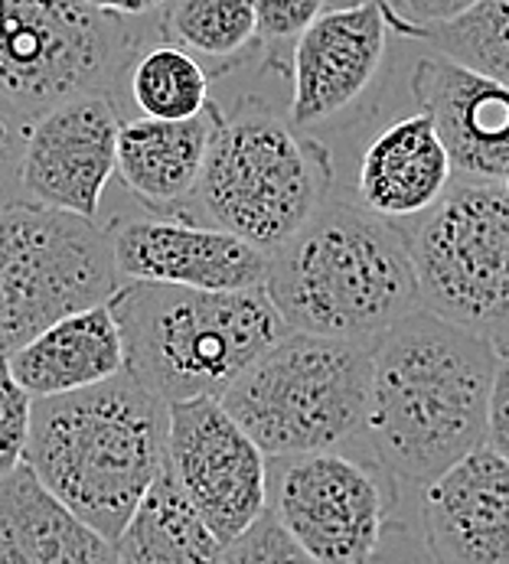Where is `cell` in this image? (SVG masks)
I'll list each match as a JSON object with an SVG mask.
<instances>
[{
    "mask_svg": "<svg viewBox=\"0 0 509 564\" xmlns=\"http://www.w3.org/2000/svg\"><path fill=\"white\" fill-rule=\"evenodd\" d=\"M497 362L490 343L427 311L372 339L362 437L409 506L484 447Z\"/></svg>",
    "mask_w": 509,
    "mask_h": 564,
    "instance_id": "obj_1",
    "label": "cell"
},
{
    "mask_svg": "<svg viewBox=\"0 0 509 564\" xmlns=\"http://www.w3.org/2000/svg\"><path fill=\"white\" fill-rule=\"evenodd\" d=\"M261 291L288 333L372 343L422 311L402 226L356 203H324L268 254Z\"/></svg>",
    "mask_w": 509,
    "mask_h": 564,
    "instance_id": "obj_2",
    "label": "cell"
},
{
    "mask_svg": "<svg viewBox=\"0 0 509 564\" xmlns=\"http://www.w3.org/2000/svg\"><path fill=\"white\" fill-rule=\"evenodd\" d=\"M170 408L128 372L83 392L33 399L23 464L105 542H118L167 470Z\"/></svg>",
    "mask_w": 509,
    "mask_h": 564,
    "instance_id": "obj_3",
    "label": "cell"
},
{
    "mask_svg": "<svg viewBox=\"0 0 509 564\" xmlns=\"http://www.w3.org/2000/svg\"><path fill=\"white\" fill-rule=\"evenodd\" d=\"M124 372L164 404L219 399L288 329L261 288L193 291L124 281L108 297Z\"/></svg>",
    "mask_w": 509,
    "mask_h": 564,
    "instance_id": "obj_4",
    "label": "cell"
},
{
    "mask_svg": "<svg viewBox=\"0 0 509 564\" xmlns=\"http://www.w3.org/2000/svg\"><path fill=\"white\" fill-rule=\"evenodd\" d=\"M331 151L268 101L242 98L219 115L183 219L216 226L271 254L331 203Z\"/></svg>",
    "mask_w": 509,
    "mask_h": 564,
    "instance_id": "obj_5",
    "label": "cell"
},
{
    "mask_svg": "<svg viewBox=\"0 0 509 564\" xmlns=\"http://www.w3.org/2000/svg\"><path fill=\"white\" fill-rule=\"evenodd\" d=\"M369 366L372 343L284 333L232 379L219 404L268 460L324 451L369 457Z\"/></svg>",
    "mask_w": 509,
    "mask_h": 564,
    "instance_id": "obj_6",
    "label": "cell"
},
{
    "mask_svg": "<svg viewBox=\"0 0 509 564\" xmlns=\"http://www.w3.org/2000/svg\"><path fill=\"white\" fill-rule=\"evenodd\" d=\"M422 311L509 356V196L503 183L454 176L422 219L402 226Z\"/></svg>",
    "mask_w": 509,
    "mask_h": 564,
    "instance_id": "obj_7",
    "label": "cell"
},
{
    "mask_svg": "<svg viewBox=\"0 0 509 564\" xmlns=\"http://www.w3.org/2000/svg\"><path fill=\"white\" fill-rule=\"evenodd\" d=\"M108 229L17 199L0 209V352L118 291Z\"/></svg>",
    "mask_w": 509,
    "mask_h": 564,
    "instance_id": "obj_8",
    "label": "cell"
},
{
    "mask_svg": "<svg viewBox=\"0 0 509 564\" xmlns=\"http://www.w3.org/2000/svg\"><path fill=\"white\" fill-rule=\"evenodd\" d=\"M134 53L128 20L85 0H0V98L26 124L76 95H115Z\"/></svg>",
    "mask_w": 509,
    "mask_h": 564,
    "instance_id": "obj_9",
    "label": "cell"
},
{
    "mask_svg": "<svg viewBox=\"0 0 509 564\" xmlns=\"http://www.w3.org/2000/svg\"><path fill=\"white\" fill-rule=\"evenodd\" d=\"M264 512L314 564H366L396 519H415L392 477L349 451L271 457Z\"/></svg>",
    "mask_w": 509,
    "mask_h": 564,
    "instance_id": "obj_10",
    "label": "cell"
},
{
    "mask_svg": "<svg viewBox=\"0 0 509 564\" xmlns=\"http://www.w3.org/2000/svg\"><path fill=\"white\" fill-rule=\"evenodd\" d=\"M167 408V474L209 532L229 545L268 509V457L219 399Z\"/></svg>",
    "mask_w": 509,
    "mask_h": 564,
    "instance_id": "obj_11",
    "label": "cell"
},
{
    "mask_svg": "<svg viewBox=\"0 0 509 564\" xmlns=\"http://www.w3.org/2000/svg\"><path fill=\"white\" fill-rule=\"evenodd\" d=\"M118 105L108 91L76 95L26 128L20 199L98 223V206L115 176Z\"/></svg>",
    "mask_w": 509,
    "mask_h": 564,
    "instance_id": "obj_12",
    "label": "cell"
},
{
    "mask_svg": "<svg viewBox=\"0 0 509 564\" xmlns=\"http://www.w3.org/2000/svg\"><path fill=\"white\" fill-rule=\"evenodd\" d=\"M118 281L173 284L193 291H254L268 254L232 232L183 216L118 219L108 226Z\"/></svg>",
    "mask_w": 509,
    "mask_h": 564,
    "instance_id": "obj_13",
    "label": "cell"
},
{
    "mask_svg": "<svg viewBox=\"0 0 509 564\" xmlns=\"http://www.w3.org/2000/svg\"><path fill=\"white\" fill-rule=\"evenodd\" d=\"M386 40V0H353L324 10L291 50L288 121L297 131H314L343 115L376 79Z\"/></svg>",
    "mask_w": 509,
    "mask_h": 564,
    "instance_id": "obj_14",
    "label": "cell"
},
{
    "mask_svg": "<svg viewBox=\"0 0 509 564\" xmlns=\"http://www.w3.org/2000/svg\"><path fill=\"white\" fill-rule=\"evenodd\" d=\"M412 516L434 564H509V460L477 447L419 489Z\"/></svg>",
    "mask_w": 509,
    "mask_h": 564,
    "instance_id": "obj_15",
    "label": "cell"
},
{
    "mask_svg": "<svg viewBox=\"0 0 509 564\" xmlns=\"http://www.w3.org/2000/svg\"><path fill=\"white\" fill-rule=\"evenodd\" d=\"M412 95L431 115L454 176L503 183L509 170V85L447 56H424L412 69Z\"/></svg>",
    "mask_w": 509,
    "mask_h": 564,
    "instance_id": "obj_16",
    "label": "cell"
},
{
    "mask_svg": "<svg viewBox=\"0 0 509 564\" xmlns=\"http://www.w3.org/2000/svg\"><path fill=\"white\" fill-rule=\"evenodd\" d=\"M454 163L427 111L405 115L382 128L362 151L356 170V206L409 226L447 193Z\"/></svg>",
    "mask_w": 509,
    "mask_h": 564,
    "instance_id": "obj_17",
    "label": "cell"
},
{
    "mask_svg": "<svg viewBox=\"0 0 509 564\" xmlns=\"http://www.w3.org/2000/svg\"><path fill=\"white\" fill-rule=\"evenodd\" d=\"M219 115L223 108L209 101L189 121H121L115 173L154 216H183L199 183Z\"/></svg>",
    "mask_w": 509,
    "mask_h": 564,
    "instance_id": "obj_18",
    "label": "cell"
},
{
    "mask_svg": "<svg viewBox=\"0 0 509 564\" xmlns=\"http://www.w3.org/2000/svg\"><path fill=\"white\" fill-rule=\"evenodd\" d=\"M13 379L33 395H69L124 372L121 329L105 304L56 321L7 356Z\"/></svg>",
    "mask_w": 509,
    "mask_h": 564,
    "instance_id": "obj_19",
    "label": "cell"
},
{
    "mask_svg": "<svg viewBox=\"0 0 509 564\" xmlns=\"http://www.w3.org/2000/svg\"><path fill=\"white\" fill-rule=\"evenodd\" d=\"M0 564H118V555L20 464L0 477Z\"/></svg>",
    "mask_w": 509,
    "mask_h": 564,
    "instance_id": "obj_20",
    "label": "cell"
},
{
    "mask_svg": "<svg viewBox=\"0 0 509 564\" xmlns=\"http://www.w3.org/2000/svg\"><path fill=\"white\" fill-rule=\"evenodd\" d=\"M223 549L167 470L144 492L115 542L118 564H219Z\"/></svg>",
    "mask_w": 509,
    "mask_h": 564,
    "instance_id": "obj_21",
    "label": "cell"
},
{
    "mask_svg": "<svg viewBox=\"0 0 509 564\" xmlns=\"http://www.w3.org/2000/svg\"><path fill=\"white\" fill-rule=\"evenodd\" d=\"M161 36L199 63L229 69L258 46L252 0H170Z\"/></svg>",
    "mask_w": 509,
    "mask_h": 564,
    "instance_id": "obj_22",
    "label": "cell"
},
{
    "mask_svg": "<svg viewBox=\"0 0 509 564\" xmlns=\"http://www.w3.org/2000/svg\"><path fill=\"white\" fill-rule=\"evenodd\" d=\"M124 85L141 118L151 121H189L213 101L209 69L170 43L134 53Z\"/></svg>",
    "mask_w": 509,
    "mask_h": 564,
    "instance_id": "obj_23",
    "label": "cell"
},
{
    "mask_svg": "<svg viewBox=\"0 0 509 564\" xmlns=\"http://www.w3.org/2000/svg\"><path fill=\"white\" fill-rule=\"evenodd\" d=\"M386 20L399 33L437 46L441 56L509 85V0H477L467 13L441 26H409L386 0Z\"/></svg>",
    "mask_w": 509,
    "mask_h": 564,
    "instance_id": "obj_24",
    "label": "cell"
},
{
    "mask_svg": "<svg viewBox=\"0 0 509 564\" xmlns=\"http://www.w3.org/2000/svg\"><path fill=\"white\" fill-rule=\"evenodd\" d=\"M327 0H252L258 46L274 66H284V50L307 33V26L324 13Z\"/></svg>",
    "mask_w": 509,
    "mask_h": 564,
    "instance_id": "obj_25",
    "label": "cell"
},
{
    "mask_svg": "<svg viewBox=\"0 0 509 564\" xmlns=\"http://www.w3.org/2000/svg\"><path fill=\"white\" fill-rule=\"evenodd\" d=\"M33 421V395L13 379L10 359L0 352V477L23 464Z\"/></svg>",
    "mask_w": 509,
    "mask_h": 564,
    "instance_id": "obj_26",
    "label": "cell"
},
{
    "mask_svg": "<svg viewBox=\"0 0 509 564\" xmlns=\"http://www.w3.org/2000/svg\"><path fill=\"white\" fill-rule=\"evenodd\" d=\"M219 564H314V558L264 512L223 549Z\"/></svg>",
    "mask_w": 509,
    "mask_h": 564,
    "instance_id": "obj_27",
    "label": "cell"
},
{
    "mask_svg": "<svg viewBox=\"0 0 509 564\" xmlns=\"http://www.w3.org/2000/svg\"><path fill=\"white\" fill-rule=\"evenodd\" d=\"M26 128L30 124L0 98V209L20 199V161Z\"/></svg>",
    "mask_w": 509,
    "mask_h": 564,
    "instance_id": "obj_28",
    "label": "cell"
},
{
    "mask_svg": "<svg viewBox=\"0 0 509 564\" xmlns=\"http://www.w3.org/2000/svg\"><path fill=\"white\" fill-rule=\"evenodd\" d=\"M366 564H434V558L424 545L415 519H396L386 529L382 545L376 549V555Z\"/></svg>",
    "mask_w": 509,
    "mask_h": 564,
    "instance_id": "obj_29",
    "label": "cell"
},
{
    "mask_svg": "<svg viewBox=\"0 0 509 564\" xmlns=\"http://www.w3.org/2000/svg\"><path fill=\"white\" fill-rule=\"evenodd\" d=\"M484 447L509 460V356L497 362L494 389H490V408H487V437Z\"/></svg>",
    "mask_w": 509,
    "mask_h": 564,
    "instance_id": "obj_30",
    "label": "cell"
},
{
    "mask_svg": "<svg viewBox=\"0 0 509 564\" xmlns=\"http://www.w3.org/2000/svg\"><path fill=\"white\" fill-rule=\"evenodd\" d=\"M396 3H402L405 20L409 26H441V23H451L457 20L461 13H467L477 0H389V7L396 10Z\"/></svg>",
    "mask_w": 509,
    "mask_h": 564,
    "instance_id": "obj_31",
    "label": "cell"
},
{
    "mask_svg": "<svg viewBox=\"0 0 509 564\" xmlns=\"http://www.w3.org/2000/svg\"><path fill=\"white\" fill-rule=\"evenodd\" d=\"M95 10L115 17V20H138V17H161L170 0H85Z\"/></svg>",
    "mask_w": 509,
    "mask_h": 564,
    "instance_id": "obj_32",
    "label": "cell"
},
{
    "mask_svg": "<svg viewBox=\"0 0 509 564\" xmlns=\"http://www.w3.org/2000/svg\"><path fill=\"white\" fill-rule=\"evenodd\" d=\"M503 189H507V196H509V170H507V176H503Z\"/></svg>",
    "mask_w": 509,
    "mask_h": 564,
    "instance_id": "obj_33",
    "label": "cell"
}]
</instances>
